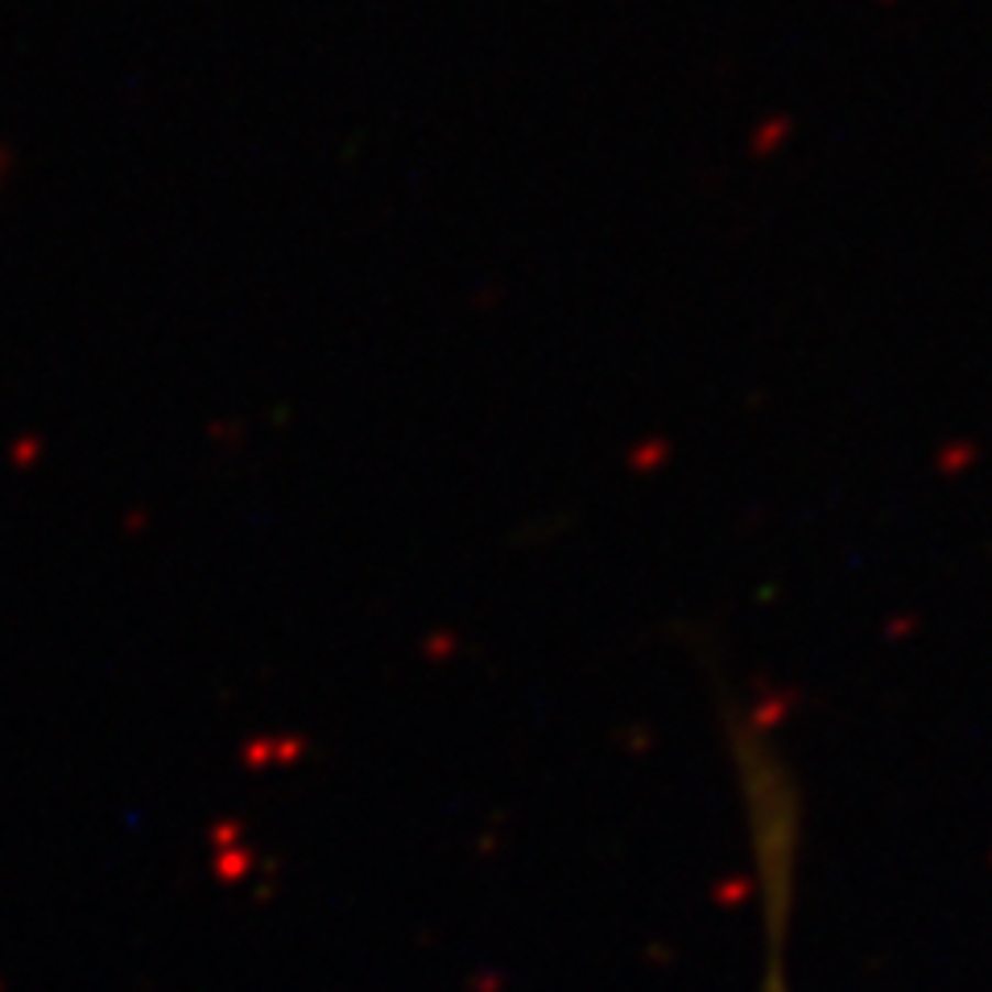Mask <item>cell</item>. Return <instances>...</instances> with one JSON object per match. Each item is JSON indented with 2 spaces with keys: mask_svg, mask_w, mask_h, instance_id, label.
Masks as SVG:
<instances>
[{
  "mask_svg": "<svg viewBox=\"0 0 992 992\" xmlns=\"http://www.w3.org/2000/svg\"><path fill=\"white\" fill-rule=\"evenodd\" d=\"M745 770L753 773V782H749V798L757 806V827H761V860H765V873H770V935H773V947H770V992H786L782 989V902H786V860H790V819H786V794L778 786H770V778H765V761L761 757H749L745 761Z\"/></svg>",
  "mask_w": 992,
  "mask_h": 992,
  "instance_id": "cell-1",
  "label": "cell"
}]
</instances>
